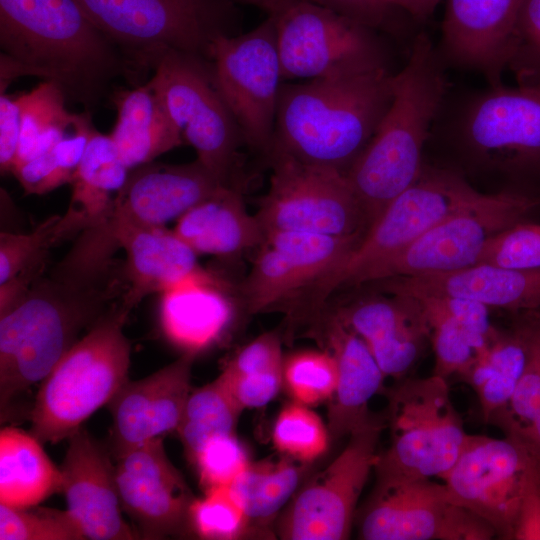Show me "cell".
Instances as JSON below:
<instances>
[{
	"label": "cell",
	"mask_w": 540,
	"mask_h": 540,
	"mask_svg": "<svg viewBox=\"0 0 540 540\" xmlns=\"http://www.w3.org/2000/svg\"><path fill=\"white\" fill-rule=\"evenodd\" d=\"M112 101L117 119L110 136L130 170L185 143L151 78L115 91Z\"/></svg>",
	"instance_id": "4dcf8cb0"
},
{
	"label": "cell",
	"mask_w": 540,
	"mask_h": 540,
	"mask_svg": "<svg viewBox=\"0 0 540 540\" xmlns=\"http://www.w3.org/2000/svg\"><path fill=\"white\" fill-rule=\"evenodd\" d=\"M423 311L430 326L435 354L433 375L447 380L456 374L463 379L493 340L463 327L448 316Z\"/></svg>",
	"instance_id": "74e56055"
},
{
	"label": "cell",
	"mask_w": 540,
	"mask_h": 540,
	"mask_svg": "<svg viewBox=\"0 0 540 540\" xmlns=\"http://www.w3.org/2000/svg\"><path fill=\"white\" fill-rule=\"evenodd\" d=\"M522 0H447L441 48L451 62L501 84Z\"/></svg>",
	"instance_id": "cb8c5ba5"
},
{
	"label": "cell",
	"mask_w": 540,
	"mask_h": 540,
	"mask_svg": "<svg viewBox=\"0 0 540 540\" xmlns=\"http://www.w3.org/2000/svg\"><path fill=\"white\" fill-rule=\"evenodd\" d=\"M477 264L519 270H540V225L519 222L494 236Z\"/></svg>",
	"instance_id": "7dc6e473"
},
{
	"label": "cell",
	"mask_w": 540,
	"mask_h": 540,
	"mask_svg": "<svg viewBox=\"0 0 540 540\" xmlns=\"http://www.w3.org/2000/svg\"><path fill=\"white\" fill-rule=\"evenodd\" d=\"M540 459L518 438L469 435L441 479L450 500L475 513L501 539H513L526 484Z\"/></svg>",
	"instance_id": "9a60e30c"
},
{
	"label": "cell",
	"mask_w": 540,
	"mask_h": 540,
	"mask_svg": "<svg viewBox=\"0 0 540 540\" xmlns=\"http://www.w3.org/2000/svg\"><path fill=\"white\" fill-rule=\"evenodd\" d=\"M111 236L126 253L123 273L127 289L122 304L129 312L150 294L189 281L221 277L203 268L198 254L166 226L123 227Z\"/></svg>",
	"instance_id": "d4e9b609"
},
{
	"label": "cell",
	"mask_w": 540,
	"mask_h": 540,
	"mask_svg": "<svg viewBox=\"0 0 540 540\" xmlns=\"http://www.w3.org/2000/svg\"><path fill=\"white\" fill-rule=\"evenodd\" d=\"M439 52L419 34L404 67L393 75L391 103L373 137L345 175L367 230L423 171L422 154L447 81Z\"/></svg>",
	"instance_id": "277c9868"
},
{
	"label": "cell",
	"mask_w": 540,
	"mask_h": 540,
	"mask_svg": "<svg viewBox=\"0 0 540 540\" xmlns=\"http://www.w3.org/2000/svg\"><path fill=\"white\" fill-rule=\"evenodd\" d=\"M61 215H52L29 233H0V284L21 270L49 259L56 244V226Z\"/></svg>",
	"instance_id": "ee69618b"
},
{
	"label": "cell",
	"mask_w": 540,
	"mask_h": 540,
	"mask_svg": "<svg viewBox=\"0 0 540 540\" xmlns=\"http://www.w3.org/2000/svg\"><path fill=\"white\" fill-rule=\"evenodd\" d=\"M1 540H83L80 524L66 510L14 508L0 504Z\"/></svg>",
	"instance_id": "b9f144b4"
},
{
	"label": "cell",
	"mask_w": 540,
	"mask_h": 540,
	"mask_svg": "<svg viewBox=\"0 0 540 540\" xmlns=\"http://www.w3.org/2000/svg\"><path fill=\"white\" fill-rule=\"evenodd\" d=\"M272 440L276 449L300 463L311 464L328 449L327 424L309 406L292 402L278 413Z\"/></svg>",
	"instance_id": "f35d334b"
},
{
	"label": "cell",
	"mask_w": 540,
	"mask_h": 540,
	"mask_svg": "<svg viewBox=\"0 0 540 540\" xmlns=\"http://www.w3.org/2000/svg\"><path fill=\"white\" fill-rule=\"evenodd\" d=\"M242 411L218 377L192 391L176 430L188 460L211 438L234 434Z\"/></svg>",
	"instance_id": "d590c367"
},
{
	"label": "cell",
	"mask_w": 540,
	"mask_h": 540,
	"mask_svg": "<svg viewBox=\"0 0 540 540\" xmlns=\"http://www.w3.org/2000/svg\"><path fill=\"white\" fill-rule=\"evenodd\" d=\"M209 61L245 145L266 156L273 142L283 84L275 14H268L249 32L217 38Z\"/></svg>",
	"instance_id": "7c38bea8"
},
{
	"label": "cell",
	"mask_w": 540,
	"mask_h": 540,
	"mask_svg": "<svg viewBox=\"0 0 540 540\" xmlns=\"http://www.w3.org/2000/svg\"><path fill=\"white\" fill-rule=\"evenodd\" d=\"M283 386L294 402L314 406L329 401L338 379L337 363L328 351L301 350L283 361Z\"/></svg>",
	"instance_id": "ab89813d"
},
{
	"label": "cell",
	"mask_w": 540,
	"mask_h": 540,
	"mask_svg": "<svg viewBox=\"0 0 540 540\" xmlns=\"http://www.w3.org/2000/svg\"><path fill=\"white\" fill-rule=\"evenodd\" d=\"M173 231L198 255L231 258L261 246L264 231L248 212L241 189L223 186L198 203L175 224Z\"/></svg>",
	"instance_id": "f546056e"
},
{
	"label": "cell",
	"mask_w": 540,
	"mask_h": 540,
	"mask_svg": "<svg viewBox=\"0 0 540 540\" xmlns=\"http://www.w3.org/2000/svg\"><path fill=\"white\" fill-rule=\"evenodd\" d=\"M384 422L372 414L350 435L343 451L299 488L277 521L285 540L348 539L356 505L378 459Z\"/></svg>",
	"instance_id": "5bb4252c"
},
{
	"label": "cell",
	"mask_w": 540,
	"mask_h": 540,
	"mask_svg": "<svg viewBox=\"0 0 540 540\" xmlns=\"http://www.w3.org/2000/svg\"><path fill=\"white\" fill-rule=\"evenodd\" d=\"M115 471L122 510L137 525L140 537L164 539L189 530L195 497L167 457L162 437L117 457Z\"/></svg>",
	"instance_id": "d6986e66"
},
{
	"label": "cell",
	"mask_w": 540,
	"mask_h": 540,
	"mask_svg": "<svg viewBox=\"0 0 540 540\" xmlns=\"http://www.w3.org/2000/svg\"><path fill=\"white\" fill-rule=\"evenodd\" d=\"M493 527L430 478L376 480L359 517L364 540H489Z\"/></svg>",
	"instance_id": "2e32d148"
},
{
	"label": "cell",
	"mask_w": 540,
	"mask_h": 540,
	"mask_svg": "<svg viewBox=\"0 0 540 540\" xmlns=\"http://www.w3.org/2000/svg\"><path fill=\"white\" fill-rule=\"evenodd\" d=\"M274 14L283 80L387 66L375 30L334 10L292 0Z\"/></svg>",
	"instance_id": "4fadbf2b"
},
{
	"label": "cell",
	"mask_w": 540,
	"mask_h": 540,
	"mask_svg": "<svg viewBox=\"0 0 540 540\" xmlns=\"http://www.w3.org/2000/svg\"><path fill=\"white\" fill-rule=\"evenodd\" d=\"M440 0H388L396 11H404L415 20L427 19L436 9Z\"/></svg>",
	"instance_id": "9f6ffc18"
},
{
	"label": "cell",
	"mask_w": 540,
	"mask_h": 540,
	"mask_svg": "<svg viewBox=\"0 0 540 540\" xmlns=\"http://www.w3.org/2000/svg\"><path fill=\"white\" fill-rule=\"evenodd\" d=\"M49 265V259L35 263L0 284V316L21 302L34 281L46 271Z\"/></svg>",
	"instance_id": "11a10c76"
},
{
	"label": "cell",
	"mask_w": 540,
	"mask_h": 540,
	"mask_svg": "<svg viewBox=\"0 0 540 540\" xmlns=\"http://www.w3.org/2000/svg\"><path fill=\"white\" fill-rule=\"evenodd\" d=\"M230 487H219L195 498L189 509V530L202 539L232 540L252 530Z\"/></svg>",
	"instance_id": "60d3db41"
},
{
	"label": "cell",
	"mask_w": 540,
	"mask_h": 540,
	"mask_svg": "<svg viewBox=\"0 0 540 540\" xmlns=\"http://www.w3.org/2000/svg\"><path fill=\"white\" fill-rule=\"evenodd\" d=\"M539 206L538 196L518 190L483 194L376 266L363 284L453 272L473 266L494 236L525 221Z\"/></svg>",
	"instance_id": "30bf717a"
},
{
	"label": "cell",
	"mask_w": 540,
	"mask_h": 540,
	"mask_svg": "<svg viewBox=\"0 0 540 540\" xmlns=\"http://www.w3.org/2000/svg\"><path fill=\"white\" fill-rule=\"evenodd\" d=\"M507 69L514 73L519 85H540V0H522Z\"/></svg>",
	"instance_id": "bcb514c9"
},
{
	"label": "cell",
	"mask_w": 540,
	"mask_h": 540,
	"mask_svg": "<svg viewBox=\"0 0 540 540\" xmlns=\"http://www.w3.org/2000/svg\"><path fill=\"white\" fill-rule=\"evenodd\" d=\"M266 157L272 169L269 188L255 214L265 235L365 234V217L344 172L303 163L275 149Z\"/></svg>",
	"instance_id": "8fae6325"
},
{
	"label": "cell",
	"mask_w": 540,
	"mask_h": 540,
	"mask_svg": "<svg viewBox=\"0 0 540 540\" xmlns=\"http://www.w3.org/2000/svg\"><path fill=\"white\" fill-rule=\"evenodd\" d=\"M386 394L390 444L378 454L376 480L441 478L468 436L447 380L436 375L409 378Z\"/></svg>",
	"instance_id": "ba28073f"
},
{
	"label": "cell",
	"mask_w": 540,
	"mask_h": 540,
	"mask_svg": "<svg viewBox=\"0 0 540 540\" xmlns=\"http://www.w3.org/2000/svg\"><path fill=\"white\" fill-rule=\"evenodd\" d=\"M334 10L374 30L384 28L396 11L388 0H306Z\"/></svg>",
	"instance_id": "816d5d0a"
},
{
	"label": "cell",
	"mask_w": 540,
	"mask_h": 540,
	"mask_svg": "<svg viewBox=\"0 0 540 540\" xmlns=\"http://www.w3.org/2000/svg\"><path fill=\"white\" fill-rule=\"evenodd\" d=\"M310 464L282 455L251 463L229 486L252 528L263 530L299 489Z\"/></svg>",
	"instance_id": "836d02e7"
},
{
	"label": "cell",
	"mask_w": 540,
	"mask_h": 540,
	"mask_svg": "<svg viewBox=\"0 0 540 540\" xmlns=\"http://www.w3.org/2000/svg\"><path fill=\"white\" fill-rule=\"evenodd\" d=\"M364 234L332 236L278 231L265 235L260 251L238 293L249 314L289 305L342 262Z\"/></svg>",
	"instance_id": "e0dca14e"
},
{
	"label": "cell",
	"mask_w": 540,
	"mask_h": 540,
	"mask_svg": "<svg viewBox=\"0 0 540 540\" xmlns=\"http://www.w3.org/2000/svg\"><path fill=\"white\" fill-rule=\"evenodd\" d=\"M123 262L98 261L69 250L49 265L21 302L0 316V408L50 373L64 354L126 292Z\"/></svg>",
	"instance_id": "6da1fadb"
},
{
	"label": "cell",
	"mask_w": 540,
	"mask_h": 540,
	"mask_svg": "<svg viewBox=\"0 0 540 540\" xmlns=\"http://www.w3.org/2000/svg\"><path fill=\"white\" fill-rule=\"evenodd\" d=\"M315 334L336 360L338 379L328 401L327 427L332 441L349 436L370 415V400L386 378L366 343L331 313L323 312Z\"/></svg>",
	"instance_id": "4316f807"
},
{
	"label": "cell",
	"mask_w": 540,
	"mask_h": 540,
	"mask_svg": "<svg viewBox=\"0 0 540 540\" xmlns=\"http://www.w3.org/2000/svg\"><path fill=\"white\" fill-rule=\"evenodd\" d=\"M368 296L330 312L368 346L385 377H403L420 357L431 330L410 296Z\"/></svg>",
	"instance_id": "603a6c76"
},
{
	"label": "cell",
	"mask_w": 540,
	"mask_h": 540,
	"mask_svg": "<svg viewBox=\"0 0 540 540\" xmlns=\"http://www.w3.org/2000/svg\"><path fill=\"white\" fill-rule=\"evenodd\" d=\"M518 325L540 340V307L522 313V320Z\"/></svg>",
	"instance_id": "680465c9"
},
{
	"label": "cell",
	"mask_w": 540,
	"mask_h": 540,
	"mask_svg": "<svg viewBox=\"0 0 540 540\" xmlns=\"http://www.w3.org/2000/svg\"><path fill=\"white\" fill-rule=\"evenodd\" d=\"M197 355L184 352L153 374L128 380L110 400V442L116 458L144 442L176 432L191 393V371Z\"/></svg>",
	"instance_id": "44dd1931"
},
{
	"label": "cell",
	"mask_w": 540,
	"mask_h": 540,
	"mask_svg": "<svg viewBox=\"0 0 540 540\" xmlns=\"http://www.w3.org/2000/svg\"><path fill=\"white\" fill-rule=\"evenodd\" d=\"M232 287L222 277L189 281L161 293L159 318L165 337L198 354L217 342L235 315Z\"/></svg>",
	"instance_id": "83f0119b"
},
{
	"label": "cell",
	"mask_w": 540,
	"mask_h": 540,
	"mask_svg": "<svg viewBox=\"0 0 540 540\" xmlns=\"http://www.w3.org/2000/svg\"><path fill=\"white\" fill-rule=\"evenodd\" d=\"M482 195L455 172L423 168L418 180L387 206L348 256L306 292L307 305L319 311L335 291L362 285L372 269Z\"/></svg>",
	"instance_id": "52a82bcc"
},
{
	"label": "cell",
	"mask_w": 540,
	"mask_h": 540,
	"mask_svg": "<svg viewBox=\"0 0 540 540\" xmlns=\"http://www.w3.org/2000/svg\"><path fill=\"white\" fill-rule=\"evenodd\" d=\"M389 294L410 297L452 296L512 312L540 307V270H519L491 264L446 273L376 281Z\"/></svg>",
	"instance_id": "484cf974"
},
{
	"label": "cell",
	"mask_w": 540,
	"mask_h": 540,
	"mask_svg": "<svg viewBox=\"0 0 540 540\" xmlns=\"http://www.w3.org/2000/svg\"><path fill=\"white\" fill-rule=\"evenodd\" d=\"M416 298L422 308L443 314L463 327L494 340L499 331L490 321L489 307L476 301L452 296H421Z\"/></svg>",
	"instance_id": "681fc988"
},
{
	"label": "cell",
	"mask_w": 540,
	"mask_h": 540,
	"mask_svg": "<svg viewBox=\"0 0 540 540\" xmlns=\"http://www.w3.org/2000/svg\"><path fill=\"white\" fill-rule=\"evenodd\" d=\"M121 51L138 80L169 52L209 60L214 41L238 34L231 0H76Z\"/></svg>",
	"instance_id": "5b68a950"
},
{
	"label": "cell",
	"mask_w": 540,
	"mask_h": 540,
	"mask_svg": "<svg viewBox=\"0 0 540 540\" xmlns=\"http://www.w3.org/2000/svg\"><path fill=\"white\" fill-rule=\"evenodd\" d=\"M236 4L255 6L266 11L268 14L279 11L292 0H231Z\"/></svg>",
	"instance_id": "91938a15"
},
{
	"label": "cell",
	"mask_w": 540,
	"mask_h": 540,
	"mask_svg": "<svg viewBox=\"0 0 540 540\" xmlns=\"http://www.w3.org/2000/svg\"><path fill=\"white\" fill-rule=\"evenodd\" d=\"M393 75L382 66L283 83L270 150L345 173L391 103Z\"/></svg>",
	"instance_id": "3957f363"
},
{
	"label": "cell",
	"mask_w": 540,
	"mask_h": 540,
	"mask_svg": "<svg viewBox=\"0 0 540 540\" xmlns=\"http://www.w3.org/2000/svg\"><path fill=\"white\" fill-rule=\"evenodd\" d=\"M18 97L21 108V132L14 169L46 153L76 125L82 113L66 109L67 98L54 83L43 81Z\"/></svg>",
	"instance_id": "e575fe53"
},
{
	"label": "cell",
	"mask_w": 540,
	"mask_h": 540,
	"mask_svg": "<svg viewBox=\"0 0 540 540\" xmlns=\"http://www.w3.org/2000/svg\"><path fill=\"white\" fill-rule=\"evenodd\" d=\"M223 186L197 159L186 164L152 161L129 171L99 224L109 233L123 227L165 226Z\"/></svg>",
	"instance_id": "ffe728a7"
},
{
	"label": "cell",
	"mask_w": 540,
	"mask_h": 540,
	"mask_svg": "<svg viewBox=\"0 0 540 540\" xmlns=\"http://www.w3.org/2000/svg\"><path fill=\"white\" fill-rule=\"evenodd\" d=\"M191 463L206 492L229 487L250 464L247 451L235 434L219 435L208 440Z\"/></svg>",
	"instance_id": "7bdbcfd3"
},
{
	"label": "cell",
	"mask_w": 540,
	"mask_h": 540,
	"mask_svg": "<svg viewBox=\"0 0 540 540\" xmlns=\"http://www.w3.org/2000/svg\"><path fill=\"white\" fill-rule=\"evenodd\" d=\"M151 79L171 119L197 160L224 186L240 188L241 130L214 79L211 63L202 57L169 52L157 63Z\"/></svg>",
	"instance_id": "9c48e42d"
},
{
	"label": "cell",
	"mask_w": 540,
	"mask_h": 540,
	"mask_svg": "<svg viewBox=\"0 0 540 540\" xmlns=\"http://www.w3.org/2000/svg\"><path fill=\"white\" fill-rule=\"evenodd\" d=\"M284 357L276 332L259 335L239 349L226 363L222 374L240 376L282 371Z\"/></svg>",
	"instance_id": "c3c4849f"
},
{
	"label": "cell",
	"mask_w": 540,
	"mask_h": 540,
	"mask_svg": "<svg viewBox=\"0 0 540 540\" xmlns=\"http://www.w3.org/2000/svg\"><path fill=\"white\" fill-rule=\"evenodd\" d=\"M129 171L110 134L95 129L70 183L71 199L56 226L57 245L106 218Z\"/></svg>",
	"instance_id": "f1b7e54d"
},
{
	"label": "cell",
	"mask_w": 540,
	"mask_h": 540,
	"mask_svg": "<svg viewBox=\"0 0 540 540\" xmlns=\"http://www.w3.org/2000/svg\"><path fill=\"white\" fill-rule=\"evenodd\" d=\"M530 339L519 326L501 333L476 360L463 380L478 397L485 422L510 400L528 362Z\"/></svg>",
	"instance_id": "d6a6232c"
},
{
	"label": "cell",
	"mask_w": 540,
	"mask_h": 540,
	"mask_svg": "<svg viewBox=\"0 0 540 540\" xmlns=\"http://www.w3.org/2000/svg\"><path fill=\"white\" fill-rule=\"evenodd\" d=\"M62 492V473L41 442L15 427L0 432V504L14 508L37 506Z\"/></svg>",
	"instance_id": "1f68e13d"
},
{
	"label": "cell",
	"mask_w": 540,
	"mask_h": 540,
	"mask_svg": "<svg viewBox=\"0 0 540 540\" xmlns=\"http://www.w3.org/2000/svg\"><path fill=\"white\" fill-rule=\"evenodd\" d=\"M513 539L540 540V468L526 484Z\"/></svg>",
	"instance_id": "db71d44e"
},
{
	"label": "cell",
	"mask_w": 540,
	"mask_h": 540,
	"mask_svg": "<svg viewBox=\"0 0 540 540\" xmlns=\"http://www.w3.org/2000/svg\"><path fill=\"white\" fill-rule=\"evenodd\" d=\"M21 132V108L18 97L0 95V169L11 173Z\"/></svg>",
	"instance_id": "f5cc1de1"
},
{
	"label": "cell",
	"mask_w": 540,
	"mask_h": 540,
	"mask_svg": "<svg viewBox=\"0 0 540 540\" xmlns=\"http://www.w3.org/2000/svg\"><path fill=\"white\" fill-rule=\"evenodd\" d=\"M521 328L530 339L528 362L507 405L490 420L505 435L518 433L540 414V340Z\"/></svg>",
	"instance_id": "f6af8a7d"
},
{
	"label": "cell",
	"mask_w": 540,
	"mask_h": 540,
	"mask_svg": "<svg viewBox=\"0 0 540 540\" xmlns=\"http://www.w3.org/2000/svg\"><path fill=\"white\" fill-rule=\"evenodd\" d=\"M122 301L95 323L42 380L30 413L31 434L57 443L82 427L128 381L131 343Z\"/></svg>",
	"instance_id": "8992f818"
},
{
	"label": "cell",
	"mask_w": 540,
	"mask_h": 540,
	"mask_svg": "<svg viewBox=\"0 0 540 540\" xmlns=\"http://www.w3.org/2000/svg\"><path fill=\"white\" fill-rule=\"evenodd\" d=\"M62 473L67 511L80 524L86 539L139 538L124 521L116 471L107 451L83 427L68 437Z\"/></svg>",
	"instance_id": "7402d4cb"
},
{
	"label": "cell",
	"mask_w": 540,
	"mask_h": 540,
	"mask_svg": "<svg viewBox=\"0 0 540 540\" xmlns=\"http://www.w3.org/2000/svg\"><path fill=\"white\" fill-rule=\"evenodd\" d=\"M95 130L91 114H81L74 128L46 153L20 165L11 174L25 194L43 195L71 183Z\"/></svg>",
	"instance_id": "8d00e7d4"
},
{
	"label": "cell",
	"mask_w": 540,
	"mask_h": 540,
	"mask_svg": "<svg viewBox=\"0 0 540 540\" xmlns=\"http://www.w3.org/2000/svg\"><path fill=\"white\" fill-rule=\"evenodd\" d=\"M461 126L465 146L486 165L540 171V85L492 86L470 105Z\"/></svg>",
	"instance_id": "ac0fdd59"
},
{
	"label": "cell",
	"mask_w": 540,
	"mask_h": 540,
	"mask_svg": "<svg viewBox=\"0 0 540 540\" xmlns=\"http://www.w3.org/2000/svg\"><path fill=\"white\" fill-rule=\"evenodd\" d=\"M0 47L1 92L19 76H34L90 110L116 79L138 81L76 0H0Z\"/></svg>",
	"instance_id": "7a4b0ae2"
},
{
	"label": "cell",
	"mask_w": 540,
	"mask_h": 540,
	"mask_svg": "<svg viewBox=\"0 0 540 540\" xmlns=\"http://www.w3.org/2000/svg\"><path fill=\"white\" fill-rule=\"evenodd\" d=\"M508 436L521 440L540 459V414L526 428Z\"/></svg>",
	"instance_id": "6f0895ef"
},
{
	"label": "cell",
	"mask_w": 540,
	"mask_h": 540,
	"mask_svg": "<svg viewBox=\"0 0 540 540\" xmlns=\"http://www.w3.org/2000/svg\"><path fill=\"white\" fill-rule=\"evenodd\" d=\"M218 378L242 410L266 405L277 396L283 386L282 371L240 376L220 373Z\"/></svg>",
	"instance_id": "f907efd6"
}]
</instances>
